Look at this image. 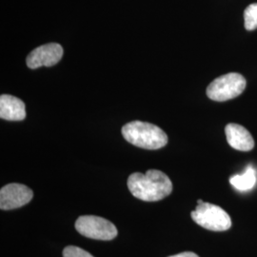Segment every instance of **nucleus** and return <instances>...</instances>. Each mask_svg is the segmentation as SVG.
<instances>
[{"mask_svg":"<svg viewBox=\"0 0 257 257\" xmlns=\"http://www.w3.org/2000/svg\"><path fill=\"white\" fill-rule=\"evenodd\" d=\"M127 184L135 197L147 202L162 200L173 192L171 179L158 170H149L146 174L135 173L128 176Z\"/></svg>","mask_w":257,"mask_h":257,"instance_id":"1","label":"nucleus"},{"mask_svg":"<svg viewBox=\"0 0 257 257\" xmlns=\"http://www.w3.org/2000/svg\"><path fill=\"white\" fill-rule=\"evenodd\" d=\"M256 181V171L251 166H248L242 175H233L230 178L231 186L240 192L251 190L255 186Z\"/></svg>","mask_w":257,"mask_h":257,"instance_id":"10","label":"nucleus"},{"mask_svg":"<svg viewBox=\"0 0 257 257\" xmlns=\"http://www.w3.org/2000/svg\"><path fill=\"white\" fill-rule=\"evenodd\" d=\"M0 117L9 121H21L26 117L24 102L10 94L0 96Z\"/></svg>","mask_w":257,"mask_h":257,"instance_id":"9","label":"nucleus"},{"mask_svg":"<svg viewBox=\"0 0 257 257\" xmlns=\"http://www.w3.org/2000/svg\"><path fill=\"white\" fill-rule=\"evenodd\" d=\"M246 79L237 73L221 75L215 78L207 88V95L213 101H228L237 97L246 88Z\"/></svg>","mask_w":257,"mask_h":257,"instance_id":"3","label":"nucleus"},{"mask_svg":"<svg viewBox=\"0 0 257 257\" xmlns=\"http://www.w3.org/2000/svg\"><path fill=\"white\" fill-rule=\"evenodd\" d=\"M225 133L229 145L237 151L248 152L254 147V140L250 133L241 125L230 123L226 126Z\"/></svg>","mask_w":257,"mask_h":257,"instance_id":"8","label":"nucleus"},{"mask_svg":"<svg viewBox=\"0 0 257 257\" xmlns=\"http://www.w3.org/2000/svg\"><path fill=\"white\" fill-rule=\"evenodd\" d=\"M204 202L203 200H201V199H199V200H197V204H201V203Z\"/></svg>","mask_w":257,"mask_h":257,"instance_id":"14","label":"nucleus"},{"mask_svg":"<svg viewBox=\"0 0 257 257\" xmlns=\"http://www.w3.org/2000/svg\"><path fill=\"white\" fill-rule=\"evenodd\" d=\"M33 191L27 186L8 184L0 190V209L9 211L23 207L33 199Z\"/></svg>","mask_w":257,"mask_h":257,"instance_id":"6","label":"nucleus"},{"mask_svg":"<svg viewBox=\"0 0 257 257\" xmlns=\"http://www.w3.org/2000/svg\"><path fill=\"white\" fill-rule=\"evenodd\" d=\"M191 215L196 224L207 230L224 231L231 227L230 215L219 206L211 203L198 204Z\"/></svg>","mask_w":257,"mask_h":257,"instance_id":"4","label":"nucleus"},{"mask_svg":"<svg viewBox=\"0 0 257 257\" xmlns=\"http://www.w3.org/2000/svg\"><path fill=\"white\" fill-rule=\"evenodd\" d=\"M63 56V48L57 43H49L32 51L26 59L30 69H38L42 66L52 67L57 64Z\"/></svg>","mask_w":257,"mask_h":257,"instance_id":"7","label":"nucleus"},{"mask_svg":"<svg viewBox=\"0 0 257 257\" xmlns=\"http://www.w3.org/2000/svg\"><path fill=\"white\" fill-rule=\"evenodd\" d=\"M75 229L83 236L95 240L109 241L117 236V229L110 221L94 215L78 217Z\"/></svg>","mask_w":257,"mask_h":257,"instance_id":"5","label":"nucleus"},{"mask_svg":"<svg viewBox=\"0 0 257 257\" xmlns=\"http://www.w3.org/2000/svg\"><path fill=\"white\" fill-rule=\"evenodd\" d=\"M63 257H94L83 248L75 246H68L63 249Z\"/></svg>","mask_w":257,"mask_h":257,"instance_id":"12","label":"nucleus"},{"mask_svg":"<svg viewBox=\"0 0 257 257\" xmlns=\"http://www.w3.org/2000/svg\"><path fill=\"white\" fill-rule=\"evenodd\" d=\"M169 257H199L197 254H195L194 252L192 251H185V252H181V253H178V254H175V255H172V256Z\"/></svg>","mask_w":257,"mask_h":257,"instance_id":"13","label":"nucleus"},{"mask_svg":"<svg viewBox=\"0 0 257 257\" xmlns=\"http://www.w3.org/2000/svg\"><path fill=\"white\" fill-rule=\"evenodd\" d=\"M245 28L248 31L257 29V3H252L244 12Z\"/></svg>","mask_w":257,"mask_h":257,"instance_id":"11","label":"nucleus"},{"mask_svg":"<svg viewBox=\"0 0 257 257\" xmlns=\"http://www.w3.org/2000/svg\"><path fill=\"white\" fill-rule=\"evenodd\" d=\"M122 136L128 143L146 150H158L165 147L168 137L163 130L143 121H133L122 128Z\"/></svg>","mask_w":257,"mask_h":257,"instance_id":"2","label":"nucleus"}]
</instances>
